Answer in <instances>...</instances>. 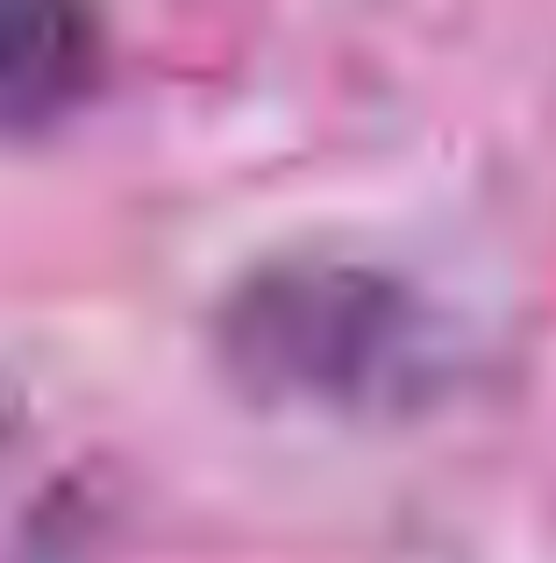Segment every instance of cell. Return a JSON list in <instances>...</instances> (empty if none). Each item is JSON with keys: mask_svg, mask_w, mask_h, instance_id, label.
Listing matches in <instances>:
<instances>
[{"mask_svg": "<svg viewBox=\"0 0 556 563\" xmlns=\"http://www.w3.org/2000/svg\"><path fill=\"white\" fill-rule=\"evenodd\" d=\"M108 79L100 0H0V136H51Z\"/></svg>", "mask_w": 556, "mask_h": 563, "instance_id": "2", "label": "cell"}, {"mask_svg": "<svg viewBox=\"0 0 556 563\" xmlns=\"http://www.w3.org/2000/svg\"><path fill=\"white\" fill-rule=\"evenodd\" d=\"M243 393L307 413H392L443 385V321L364 264H271L222 307Z\"/></svg>", "mask_w": 556, "mask_h": 563, "instance_id": "1", "label": "cell"}]
</instances>
